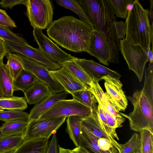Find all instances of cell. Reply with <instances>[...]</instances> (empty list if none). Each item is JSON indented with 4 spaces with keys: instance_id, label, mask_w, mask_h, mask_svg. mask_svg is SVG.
<instances>
[{
    "instance_id": "1",
    "label": "cell",
    "mask_w": 153,
    "mask_h": 153,
    "mask_svg": "<svg viewBox=\"0 0 153 153\" xmlns=\"http://www.w3.org/2000/svg\"><path fill=\"white\" fill-rule=\"evenodd\" d=\"M94 28L72 16L52 21L47 28L51 39L63 48L75 52H86Z\"/></svg>"
},
{
    "instance_id": "2",
    "label": "cell",
    "mask_w": 153,
    "mask_h": 153,
    "mask_svg": "<svg viewBox=\"0 0 153 153\" xmlns=\"http://www.w3.org/2000/svg\"><path fill=\"white\" fill-rule=\"evenodd\" d=\"M94 29L102 35L110 51L109 62L119 63V40L114 26L117 21L109 0H78Z\"/></svg>"
},
{
    "instance_id": "3",
    "label": "cell",
    "mask_w": 153,
    "mask_h": 153,
    "mask_svg": "<svg viewBox=\"0 0 153 153\" xmlns=\"http://www.w3.org/2000/svg\"><path fill=\"white\" fill-rule=\"evenodd\" d=\"M132 4L125 22V39L147 51L151 49V43L153 48V29L151 27L149 10L144 9L137 0Z\"/></svg>"
},
{
    "instance_id": "4",
    "label": "cell",
    "mask_w": 153,
    "mask_h": 153,
    "mask_svg": "<svg viewBox=\"0 0 153 153\" xmlns=\"http://www.w3.org/2000/svg\"><path fill=\"white\" fill-rule=\"evenodd\" d=\"M126 97L132 103L133 110L128 115L120 113L128 120L131 129L137 132L146 129L153 133V102L142 90Z\"/></svg>"
},
{
    "instance_id": "5",
    "label": "cell",
    "mask_w": 153,
    "mask_h": 153,
    "mask_svg": "<svg viewBox=\"0 0 153 153\" xmlns=\"http://www.w3.org/2000/svg\"><path fill=\"white\" fill-rule=\"evenodd\" d=\"M27 15L33 28L40 30L48 27L52 22L53 8L50 0H26Z\"/></svg>"
},
{
    "instance_id": "6",
    "label": "cell",
    "mask_w": 153,
    "mask_h": 153,
    "mask_svg": "<svg viewBox=\"0 0 153 153\" xmlns=\"http://www.w3.org/2000/svg\"><path fill=\"white\" fill-rule=\"evenodd\" d=\"M119 43L120 51L129 70L135 73L139 81L141 82L146 64L149 62L147 51L140 46L130 43L125 38L120 40Z\"/></svg>"
},
{
    "instance_id": "7",
    "label": "cell",
    "mask_w": 153,
    "mask_h": 153,
    "mask_svg": "<svg viewBox=\"0 0 153 153\" xmlns=\"http://www.w3.org/2000/svg\"><path fill=\"white\" fill-rule=\"evenodd\" d=\"M8 55L19 62L24 69L32 73L39 81L47 85L53 94L65 91L64 88L53 78L45 66L18 53H9Z\"/></svg>"
},
{
    "instance_id": "8",
    "label": "cell",
    "mask_w": 153,
    "mask_h": 153,
    "mask_svg": "<svg viewBox=\"0 0 153 153\" xmlns=\"http://www.w3.org/2000/svg\"><path fill=\"white\" fill-rule=\"evenodd\" d=\"M92 110L76 100L64 99L58 101L38 119L67 117L74 115L85 117L90 115Z\"/></svg>"
},
{
    "instance_id": "9",
    "label": "cell",
    "mask_w": 153,
    "mask_h": 153,
    "mask_svg": "<svg viewBox=\"0 0 153 153\" xmlns=\"http://www.w3.org/2000/svg\"><path fill=\"white\" fill-rule=\"evenodd\" d=\"M66 117H61L37 119L28 122L25 134V140L39 138L48 139L52 134H55L64 123Z\"/></svg>"
},
{
    "instance_id": "10",
    "label": "cell",
    "mask_w": 153,
    "mask_h": 153,
    "mask_svg": "<svg viewBox=\"0 0 153 153\" xmlns=\"http://www.w3.org/2000/svg\"><path fill=\"white\" fill-rule=\"evenodd\" d=\"M33 35L34 41L39 45V48L52 62L62 65L65 62L75 58L61 49L46 36L42 30L33 28Z\"/></svg>"
},
{
    "instance_id": "11",
    "label": "cell",
    "mask_w": 153,
    "mask_h": 153,
    "mask_svg": "<svg viewBox=\"0 0 153 153\" xmlns=\"http://www.w3.org/2000/svg\"><path fill=\"white\" fill-rule=\"evenodd\" d=\"M9 53H15L20 54L46 67L49 71L60 68L62 66L49 59L40 49L28 45H25L4 40Z\"/></svg>"
},
{
    "instance_id": "12",
    "label": "cell",
    "mask_w": 153,
    "mask_h": 153,
    "mask_svg": "<svg viewBox=\"0 0 153 153\" xmlns=\"http://www.w3.org/2000/svg\"><path fill=\"white\" fill-rule=\"evenodd\" d=\"M102 79L105 81V94L116 111L118 113L124 111L128 105V101L119 79L108 75L103 76Z\"/></svg>"
},
{
    "instance_id": "13",
    "label": "cell",
    "mask_w": 153,
    "mask_h": 153,
    "mask_svg": "<svg viewBox=\"0 0 153 153\" xmlns=\"http://www.w3.org/2000/svg\"><path fill=\"white\" fill-rule=\"evenodd\" d=\"M86 52L96 58L99 62L108 66L110 53L108 45L104 38L97 30H94L88 48Z\"/></svg>"
},
{
    "instance_id": "14",
    "label": "cell",
    "mask_w": 153,
    "mask_h": 153,
    "mask_svg": "<svg viewBox=\"0 0 153 153\" xmlns=\"http://www.w3.org/2000/svg\"><path fill=\"white\" fill-rule=\"evenodd\" d=\"M89 89L95 97L101 110L111 115L122 127L125 122V118L120 113L117 112L108 99L105 94L100 85L99 82L93 79L89 85Z\"/></svg>"
},
{
    "instance_id": "15",
    "label": "cell",
    "mask_w": 153,
    "mask_h": 153,
    "mask_svg": "<svg viewBox=\"0 0 153 153\" xmlns=\"http://www.w3.org/2000/svg\"><path fill=\"white\" fill-rule=\"evenodd\" d=\"M51 75L69 94L84 90L89 87L82 83L62 66L59 69L49 71Z\"/></svg>"
},
{
    "instance_id": "16",
    "label": "cell",
    "mask_w": 153,
    "mask_h": 153,
    "mask_svg": "<svg viewBox=\"0 0 153 153\" xmlns=\"http://www.w3.org/2000/svg\"><path fill=\"white\" fill-rule=\"evenodd\" d=\"M74 60L93 79H96L98 82L101 80L103 76L106 75H109L118 79L121 77V74L117 71L103 66L93 60L76 57Z\"/></svg>"
},
{
    "instance_id": "17",
    "label": "cell",
    "mask_w": 153,
    "mask_h": 153,
    "mask_svg": "<svg viewBox=\"0 0 153 153\" xmlns=\"http://www.w3.org/2000/svg\"><path fill=\"white\" fill-rule=\"evenodd\" d=\"M96 110L93 109L91 114L88 117H84L81 123L88 128L97 137L109 140L120 153L122 149L121 144L119 143L113 137L108 135L102 130L100 123Z\"/></svg>"
},
{
    "instance_id": "18",
    "label": "cell",
    "mask_w": 153,
    "mask_h": 153,
    "mask_svg": "<svg viewBox=\"0 0 153 153\" xmlns=\"http://www.w3.org/2000/svg\"><path fill=\"white\" fill-rule=\"evenodd\" d=\"M69 93L64 92L49 95L39 103L35 104L29 114L28 121L38 119L58 101L65 99Z\"/></svg>"
},
{
    "instance_id": "19",
    "label": "cell",
    "mask_w": 153,
    "mask_h": 153,
    "mask_svg": "<svg viewBox=\"0 0 153 153\" xmlns=\"http://www.w3.org/2000/svg\"><path fill=\"white\" fill-rule=\"evenodd\" d=\"M23 92L27 102L30 105L38 103L53 94L49 86L39 80Z\"/></svg>"
},
{
    "instance_id": "20",
    "label": "cell",
    "mask_w": 153,
    "mask_h": 153,
    "mask_svg": "<svg viewBox=\"0 0 153 153\" xmlns=\"http://www.w3.org/2000/svg\"><path fill=\"white\" fill-rule=\"evenodd\" d=\"M49 143L48 139L44 138L25 140L14 153H46Z\"/></svg>"
},
{
    "instance_id": "21",
    "label": "cell",
    "mask_w": 153,
    "mask_h": 153,
    "mask_svg": "<svg viewBox=\"0 0 153 153\" xmlns=\"http://www.w3.org/2000/svg\"><path fill=\"white\" fill-rule=\"evenodd\" d=\"M84 117L74 115L67 117L66 131L70 139L76 147L82 146L81 124Z\"/></svg>"
},
{
    "instance_id": "22",
    "label": "cell",
    "mask_w": 153,
    "mask_h": 153,
    "mask_svg": "<svg viewBox=\"0 0 153 153\" xmlns=\"http://www.w3.org/2000/svg\"><path fill=\"white\" fill-rule=\"evenodd\" d=\"M3 59H0V94L2 97L14 96L13 83V80L10 74Z\"/></svg>"
},
{
    "instance_id": "23",
    "label": "cell",
    "mask_w": 153,
    "mask_h": 153,
    "mask_svg": "<svg viewBox=\"0 0 153 153\" xmlns=\"http://www.w3.org/2000/svg\"><path fill=\"white\" fill-rule=\"evenodd\" d=\"M81 130L82 146L91 153H112L101 149L97 143V137L81 123Z\"/></svg>"
},
{
    "instance_id": "24",
    "label": "cell",
    "mask_w": 153,
    "mask_h": 153,
    "mask_svg": "<svg viewBox=\"0 0 153 153\" xmlns=\"http://www.w3.org/2000/svg\"><path fill=\"white\" fill-rule=\"evenodd\" d=\"M38 80L33 74L23 68L13 81V91L20 90L24 92Z\"/></svg>"
},
{
    "instance_id": "25",
    "label": "cell",
    "mask_w": 153,
    "mask_h": 153,
    "mask_svg": "<svg viewBox=\"0 0 153 153\" xmlns=\"http://www.w3.org/2000/svg\"><path fill=\"white\" fill-rule=\"evenodd\" d=\"M28 122L23 120H16L4 123L0 127V131L4 136L25 134Z\"/></svg>"
},
{
    "instance_id": "26",
    "label": "cell",
    "mask_w": 153,
    "mask_h": 153,
    "mask_svg": "<svg viewBox=\"0 0 153 153\" xmlns=\"http://www.w3.org/2000/svg\"><path fill=\"white\" fill-rule=\"evenodd\" d=\"M74 59L65 62L61 66L82 83L88 86L93 78L76 62Z\"/></svg>"
},
{
    "instance_id": "27",
    "label": "cell",
    "mask_w": 153,
    "mask_h": 153,
    "mask_svg": "<svg viewBox=\"0 0 153 153\" xmlns=\"http://www.w3.org/2000/svg\"><path fill=\"white\" fill-rule=\"evenodd\" d=\"M73 99L76 100L92 109L96 110L97 101L93 94L88 88L75 92L71 94Z\"/></svg>"
},
{
    "instance_id": "28",
    "label": "cell",
    "mask_w": 153,
    "mask_h": 153,
    "mask_svg": "<svg viewBox=\"0 0 153 153\" xmlns=\"http://www.w3.org/2000/svg\"><path fill=\"white\" fill-rule=\"evenodd\" d=\"M27 106L26 100L24 97L14 96L10 97L0 98V107L4 109L23 110Z\"/></svg>"
},
{
    "instance_id": "29",
    "label": "cell",
    "mask_w": 153,
    "mask_h": 153,
    "mask_svg": "<svg viewBox=\"0 0 153 153\" xmlns=\"http://www.w3.org/2000/svg\"><path fill=\"white\" fill-rule=\"evenodd\" d=\"M55 1L56 3L59 5L66 9H70L78 15L80 20L94 28L93 25L89 20L85 12L77 0H56Z\"/></svg>"
},
{
    "instance_id": "30",
    "label": "cell",
    "mask_w": 153,
    "mask_h": 153,
    "mask_svg": "<svg viewBox=\"0 0 153 153\" xmlns=\"http://www.w3.org/2000/svg\"><path fill=\"white\" fill-rule=\"evenodd\" d=\"M25 140L24 134L4 136L0 139V152L17 148Z\"/></svg>"
},
{
    "instance_id": "31",
    "label": "cell",
    "mask_w": 153,
    "mask_h": 153,
    "mask_svg": "<svg viewBox=\"0 0 153 153\" xmlns=\"http://www.w3.org/2000/svg\"><path fill=\"white\" fill-rule=\"evenodd\" d=\"M139 153H153V133L144 129L140 132Z\"/></svg>"
},
{
    "instance_id": "32",
    "label": "cell",
    "mask_w": 153,
    "mask_h": 153,
    "mask_svg": "<svg viewBox=\"0 0 153 153\" xmlns=\"http://www.w3.org/2000/svg\"><path fill=\"white\" fill-rule=\"evenodd\" d=\"M115 15L117 17L126 19L128 12V6L134 0H109Z\"/></svg>"
},
{
    "instance_id": "33",
    "label": "cell",
    "mask_w": 153,
    "mask_h": 153,
    "mask_svg": "<svg viewBox=\"0 0 153 153\" xmlns=\"http://www.w3.org/2000/svg\"><path fill=\"white\" fill-rule=\"evenodd\" d=\"M28 113L23 110H7L0 111V120L4 123L16 120L28 121Z\"/></svg>"
},
{
    "instance_id": "34",
    "label": "cell",
    "mask_w": 153,
    "mask_h": 153,
    "mask_svg": "<svg viewBox=\"0 0 153 153\" xmlns=\"http://www.w3.org/2000/svg\"><path fill=\"white\" fill-rule=\"evenodd\" d=\"M153 63H149L145 71L144 82L141 90L144 94L153 102Z\"/></svg>"
},
{
    "instance_id": "35",
    "label": "cell",
    "mask_w": 153,
    "mask_h": 153,
    "mask_svg": "<svg viewBox=\"0 0 153 153\" xmlns=\"http://www.w3.org/2000/svg\"><path fill=\"white\" fill-rule=\"evenodd\" d=\"M0 38L5 41L17 43L28 45L22 37L11 31L8 27L0 25Z\"/></svg>"
},
{
    "instance_id": "36",
    "label": "cell",
    "mask_w": 153,
    "mask_h": 153,
    "mask_svg": "<svg viewBox=\"0 0 153 153\" xmlns=\"http://www.w3.org/2000/svg\"><path fill=\"white\" fill-rule=\"evenodd\" d=\"M140 143L139 135L137 133H134L127 142L124 144H121L122 149L120 153L139 152Z\"/></svg>"
},
{
    "instance_id": "37",
    "label": "cell",
    "mask_w": 153,
    "mask_h": 153,
    "mask_svg": "<svg viewBox=\"0 0 153 153\" xmlns=\"http://www.w3.org/2000/svg\"><path fill=\"white\" fill-rule=\"evenodd\" d=\"M6 58L7 61L6 65L10 76L14 81L24 68L19 62L8 55L7 54Z\"/></svg>"
},
{
    "instance_id": "38",
    "label": "cell",
    "mask_w": 153,
    "mask_h": 153,
    "mask_svg": "<svg viewBox=\"0 0 153 153\" xmlns=\"http://www.w3.org/2000/svg\"><path fill=\"white\" fill-rule=\"evenodd\" d=\"M96 112L100 123L102 130L108 135L114 139H116L112 130L108 124L104 114L98 105Z\"/></svg>"
},
{
    "instance_id": "39",
    "label": "cell",
    "mask_w": 153,
    "mask_h": 153,
    "mask_svg": "<svg viewBox=\"0 0 153 153\" xmlns=\"http://www.w3.org/2000/svg\"><path fill=\"white\" fill-rule=\"evenodd\" d=\"M0 25L7 27H17L16 24L4 10L0 9Z\"/></svg>"
},
{
    "instance_id": "40",
    "label": "cell",
    "mask_w": 153,
    "mask_h": 153,
    "mask_svg": "<svg viewBox=\"0 0 153 153\" xmlns=\"http://www.w3.org/2000/svg\"><path fill=\"white\" fill-rule=\"evenodd\" d=\"M114 26L119 40L125 39L126 36V23L122 21H115Z\"/></svg>"
},
{
    "instance_id": "41",
    "label": "cell",
    "mask_w": 153,
    "mask_h": 153,
    "mask_svg": "<svg viewBox=\"0 0 153 153\" xmlns=\"http://www.w3.org/2000/svg\"><path fill=\"white\" fill-rule=\"evenodd\" d=\"M26 0H2L0 1V7L6 9H11L14 6L25 4Z\"/></svg>"
},
{
    "instance_id": "42",
    "label": "cell",
    "mask_w": 153,
    "mask_h": 153,
    "mask_svg": "<svg viewBox=\"0 0 153 153\" xmlns=\"http://www.w3.org/2000/svg\"><path fill=\"white\" fill-rule=\"evenodd\" d=\"M46 153H58V146L56 135L53 134L49 142Z\"/></svg>"
},
{
    "instance_id": "43",
    "label": "cell",
    "mask_w": 153,
    "mask_h": 153,
    "mask_svg": "<svg viewBox=\"0 0 153 153\" xmlns=\"http://www.w3.org/2000/svg\"><path fill=\"white\" fill-rule=\"evenodd\" d=\"M8 53V51L5 43L4 40L0 38V59L3 58Z\"/></svg>"
},
{
    "instance_id": "44",
    "label": "cell",
    "mask_w": 153,
    "mask_h": 153,
    "mask_svg": "<svg viewBox=\"0 0 153 153\" xmlns=\"http://www.w3.org/2000/svg\"><path fill=\"white\" fill-rule=\"evenodd\" d=\"M72 150L74 153H91L82 146L76 147Z\"/></svg>"
},
{
    "instance_id": "45",
    "label": "cell",
    "mask_w": 153,
    "mask_h": 153,
    "mask_svg": "<svg viewBox=\"0 0 153 153\" xmlns=\"http://www.w3.org/2000/svg\"><path fill=\"white\" fill-rule=\"evenodd\" d=\"M150 9L149 11L151 27L153 29V0H150Z\"/></svg>"
},
{
    "instance_id": "46",
    "label": "cell",
    "mask_w": 153,
    "mask_h": 153,
    "mask_svg": "<svg viewBox=\"0 0 153 153\" xmlns=\"http://www.w3.org/2000/svg\"><path fill=\"white\" fill-rule=\"evenodd\" d=\"M147 54L150 63H153V48L150 49L147 51Z\"/></svg>"
},
{
    "instance_id": "47",
    "label": "cell",
    "mask_w": 153,
    "mask_h": 153,
    "mask_svg": "<svg viewBox=\"0 0 153 153\" xmlns=\"http://www.w3.org/2000/svg\"><path fill=\"white\" fill-rule=\"evenodd\" d=\"M58 146L59 152L58 153H74L72 150L65 149Z\"/></svg>"
},
{
    "instance_id": "48",
    "label": "cell",
    "mask_w": 153,
    "mask_h": 153,
    "mask_svg": "<svg viewBox=\"0 0 153 153\" xmlns=\"http://www.w3.org/2000/svg\"><path fill=\"white\" fill-rule=\"evenodd\" d=\"M17 148L13 149L5 150L1 152L0 153H14Z\"/></svg>"
},
{
    "instance_id": "49",
    "label": "cell",
    "mask_w": 153,
    "mask_h": 153,
    "mask_svg": "<svg viewBox=\"0 0 153 153\" xmlns=\"http://www.w3.org/2000/svg\"><path fill=\"white\" fill-rule=\"evenodd\" d=\"M4 108L0 107V111H4Z\"/></svg>"
},
{
    "instance_id": "50",
    "label": "cell",
    "mask_w": 153,
    "mask_h": 153,
    "mask_svg": "<svg viewBox=\"0 0 153 153\" xmlns=\"http://www.w3.org/2000/svg\"><path fill=\"white\" fill-rule=\"evenodd\" d=\"M3 136L2 135V134H1V133L0 131V139L1 138H2Z\"/></svg>"
},
{
    "instance_id": "51",
    "label": "cell",
    "mask_w": 153,
    "mask_h": 153,
    "mask_svg": "<svg viewBox=\"0 0 153 153\" xmlns=\"http://www.w3.org/2000/svg\"><path fill=\"white\" fill-rule=\"evenodd\" d=\"M1 97H2L1 95V94H0V98H1Z\"/></svg>"
},
{
    "instance_id": "52",
    "label": "cell",
    "mask_w": 153,
    "mask_h": 153,
    "mask_svg": "<svg viewBox=\"0 0 153 153\" xmlns=\"http://www.w3.org/2000/svg\"><path fill=\"white\" fill-rule=\"evenodd\" d=\"M134 153H139V152H135Z\"/></svg>"
}]
</instances>
